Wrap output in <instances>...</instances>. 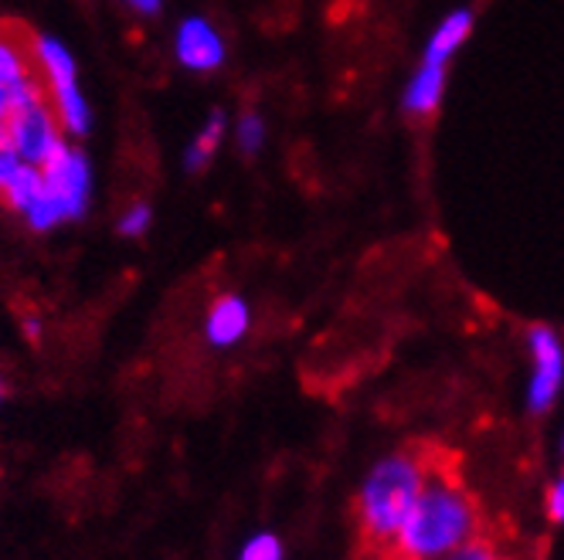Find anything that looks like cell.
Wrapping results in <instances>:
<instances>
[{"mask_svg": "<svg viewBox=\"0 0 564 560\" xmlns=\"http://www.w3.org/2000/svg\"><path fill=\"white\" fill-rule=\"evenodd\" d=\"M4 205L21 215V221L34 231H52L55 224H62V211L55 205V197L48 194V184L42 177V167L24 164L18 171V177L4 187Z\"/></svg>", "mask_w": 564, "mask_h": 560, "instance_id": "cell-6", "label": "cell"}, {"mask_svg": "<svg viewBox=\"0 0 564 560\" xmlns=\"http://www.w3.org/2000/svg\"><path fill=\"white\" fill-rule=\"evenodd\" d=\"M473 537H479L476 499L459 486V479H453V472L432 469L391 550L412 560H442Z\"/></svg>", "mask_w": 564, "mask_h": 560, "instance_id": "cell-1", "label": "cell"}, {"mask_svg": "<svg viewBox=\"0 0 564 560\" xmlns=\"http://www.w3.org/2000/svg\"><path fill=\"white\" fill-rule=\"evenodd\" d=\"M561 446H564V442H561Z\"/></svg>", "mask_w": 564, "mask_h": 560, "instance_id": "cell-22", "label": "cell"}, {"mask_svg": "<svg viewBox=\"0 0 564 560\" xmlns=\"http://www.w3.org/2000/svg\"><path fill=\"white\" fill-rule=\"evenodd\" d=\"M432 475V459L419 452H391L371 465L357 493V519L368 543L391 550L401 527Z\"/></svg>", "mask_w": 564, "mask_h": 560, "instance_id": "cell-2", "label": "cell"}, {"mask_svg": "<svg viewBox=\"0 0 564 560\" xmlns=\"http://www.w3.org/2000/svg\"><path fill=\"white\" fill-rule=\"evenodd\" d=\"M235 143L246 156H256L265 146V119L259 112H241L235 123Z\"/></svg>", "mask_w": 564, "mask_h": 560, "instance_id": "cell-13", "label": "cell"}, {"mask_svg": "<svg viewBox=\"0 0 564 560\" xmlns=\"http://www.w3.org/2000/svg\"><path fill=\"white\" fill-rule=\"evenodd\" d=\"M123 4H127L130 11L143 14V18H153V14L160 11V4H164V0H123Z\"/></svg>", "mask_w": 564, "mask_h": 560, "instance_id": "cell-19", "label": "cell"}, {"mask_svg": "<svg viewBox=\"0 0 564 560\" xmlns=\"http://www.w3.org/2000/svg\"><path fill=\"white\" fill-rule=\"evenodd\" d=\"M531 356H534V374L528 384V408L534 415H544L564 384V347L547 327L531 330Z\"/></svg>", "mask_w": 564, "mask_h": 560, "instance_id": "cell-7", "label": "cell"}, {"mask_svg": "<svg viewBox=\"0 0 564 560\" xmlns=\"http://www.w3.org/2000/svg\"><path fill=\"white\" fill-rule=\"evenodd\" d=\"M4 136L18 150V156L31 167H45L48 160L68 143L58 116L45 96L28 99V102L11 109L8 123H4Z\"/></svg>", "mask_w": 564, "mask_h": 560, "instance_id": "cell-4", "label": "cell"}, {"mask_svg": "<svg viewBox=\"0 0 564 560\" xmlns=\"http://www.w3.org/2000/svg\"><path fill=\"white\" fill-rule=\"evenodd\" d=\"M24 167V160L18 156V150L8 143V136L0 133V194H4V187L18 177V171Z\"/></svg>", "mask_w": 564, "mask_h": 560, "instance_id": "cell-17", "label": "cell"}, {"mask_svg": "<svg viewBox=\"0 0 564 560\" xmlns=\"http://www.w3.org/2000/svg\"><path fill=\"white\" fill-rule=\"evenodd\" d=\"M174 55L187 72L208 75L218 72L228 58L225 37L208 18H184L174 34Z\"/></svg>", "mask_w": 564, "mask_h": 560, "instance_id": "cell-8", "label": "cell"}, {"mask_svg": "<svg viewBox=\"0 0 564 560\" xmlns=\"http://www.w3.org/2000/svg\"><path fill=\"white\" fill-rule=\"evenodd\" d=\"M388 560H412V557H401V553H394V550H391V557H388Z\"/></svg>", "mask_w": 564, "mask_h": 560, "instance_id": "cell-20", "label": "cell"}, {"mask_svg": "<svg viewBox=\"0 0 564 560\" xmlns=\"http://www.w3.org/2000/svg\"><path fill=\"white\" fill-rule=\"evenodd\" d=\"M42 177H45L48 194L55 197V205L62 211V221L86 218L89 201H93V164L83 150L65 143L42 167Z\"/></svg>", "mask_w": 564, "mask_h": 560, "instance_id": "cell-5", "label": "cell"}, {"mask_svg": "<svg viewBox=\"0 0 564 560\" xmlns=\"http://www.w3.org/2000/svg\"><path fill=\"white\" fill-rule=\"evenodd\" d=\"M238 560H282V543L275 534H256L246 547H241Z\"/></svg>", "mask_w": 564, "mask_h": 560, "instance_id": "cell-15", "label": "cell"}, {"mask_svg": "<svg viewBox=\"0 0 564 560\" xmlns=\"http://www.w3.org/2000/svg\"><path fill=\"white\" fill-rule=\"evenodd\" d=\"M225 133H228V116L225 112H212L205 119V127L197 130V136L187 143V150H184V167L187 171H205L212 160H215L218 146L225 143Z\"/></svg>", "mask_w": 564, "mask_h": 560, "instance_id": "cell-12", "label": "cell"}, {"mask_svg": "<svg viewBox=\"0 0 564 560\" xmlns=\"http://www.w3.org/2000/svg\"><path fill=\"white\" fill-rule=\"evenodd\" d=\"M31 48H34V65H37V78H42L45 99L52 102L65 136H75V140L86 136L93 130V109H89L83 86H78V65L68 45L52 34H42V37H34Z\"/></svg>", "mask_w": 564, "mask_h": 560, "instance_id": "cell-3", "label": "cell"}, {"mask_svg": "<svg viewBox=\"0 0 564 560\" xmlns=\"http://www.w3.org/2000/svg\"><path fill=\"white\" fill-rule=\"evenodd\" d=\"M442 89H446V65H429V62H422V68L415 72V78L409 83V92H405V112L429 116L438 106Z\"/></svg>", "mask_w": 564, "mask_h": 560, "instance_id": "cell-11", "label": "cell"}, {"mask_svg": "<svg viewBox=\"0 0 564 560\" xmlns=\"http://www.w3.org/2000/svg\"><path fill=\"white\" fill-rule=\"evenodd\" d=\"M547 516H551V524H564V472L554 479V483L547 486Z\"/></svg>", "mask_w": 564, "mask_h": 560, "instance_id": "cell-18", "label": "cell"}, {"mask_svg": "<svg viewBox=\"0 0 564 560\" xmlns=\"http://www.w3.org/2000/svg\"><path fill=\"white\" fill-rule=\"evenodd\" d=\"M252 327V309L249 303L228 293V296H218L208 309V319H205V337L212 347L225 350V347H235L241 337L249 333Z\"/></svg>", "mask_w": 564, "mask_h": 560, "instance_id": "cell-9", "label": "cell"}, {"mask_svg": "<svg viewBox=\"0 0 564 560\" xmlns=\"http://www.w3.org/2000/svg\"><path fill=\"white\" fill-rule=\"evenodd\" d=\"M442 560H503V557L497 553L494 543H487L482 537H473V540H466L463 547H456L449 557H442Z\"/></svg>", "mask_w": 564, "mask_h": 560, "instance_id": "cell-16", "label": "cell"}, {"mask_svg": "<svg viewBox=\"0 0 564 560\" xmlns=\"http://www.w3.org/2000/svg\"><path fill=\"white\" fill-rule=\"evenodd\" d=\"M150 224H153V211H150V205L147 201H133V205H127V211L119 215V221H116V231L123 234V238H143L147 231H150Z\"/></svg>", "mask_w": 564, "mask_h": 560, "instance_id": "cell-14", "label": "cell"}, {"mask_svg": "<svg viewBox=\"0 0 564 560\" xmlns=\"http://www.w3.org/2000/svg\"><path fill=\"white\" fill-rule=\"evenodd\" d=\"M0 397H4V384H0Z\"/></svg>", "mask_w": 564, "mask_h": 560, "instance_id": "cell-21", "label": "cell"}, {"mask_svg": "<svg viewBox=\"0 0 564 560\" xmlns=\"http://www.w3.org/2000/svg\"><path fill=\"white\" fill-rule=\"evenodd\" d=\"M469 28H473V14L469 11H453L446 21L435 28V34L429 37L422 62H429V65H446L456 55V48L469 37Z\"/></svg>", "mask_w": 564, "mask_h": 560, "instance_id": "cell-10", "label": "cell"}]
</instances>
